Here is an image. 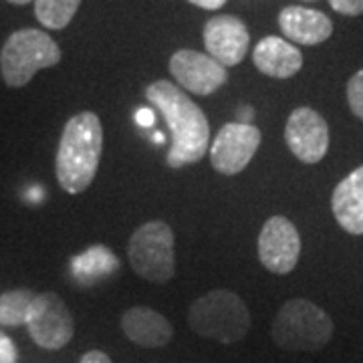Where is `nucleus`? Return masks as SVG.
<instances>
[{"label": "nucleus", "instance_id": "obj_1", "mask_svg": "<svg viewBox=\"0 0 363 363\" xmlns=\"http://www.w3.org/2000/svg\"><path fill=\"white\" fill-rule=\"evenodd\" d=\"M145 99L164 116L172 131L169 168H184L200 162L210 142L206 113L186 95V91L164 79L145 87Z\"/></svg>", "mask_w": 363, "mask_h": 363}, {"label": "nucleus", "instance_id": "obj_21", "mask_svg": "<svg viewBox=\"0 0 363 363\" xmlns=\"http://www.w3.org/2000/svg\"><path fill=\"white\" fill-rule=\"evenodd\" d=\"M331 9L345 16H359L363 14V0H329Z\"/></svg>", "mask_w": 363, "mask_h": 363}, {"label": "nucleus", "instance_id": "obj_18", "mask_svg": "<svg viewBox=\"0 0 363 363\" xmlns=\"http://www.w3.org/2000/svg\"><path fill=\"white\" fill-rule=\"evenodd\" d=\"M39 23L51 30L65 28L77 14L81 0H33Z\"/></svg>", "mask_w": 363, "mask_h": 363}, {"label": "nucleus", "instance_id": "obj_13", "mask_svg": "<svg viewBox=\"0 0 363 363\" xmlns=\"http://www.w3.org/2000/svg\"><path fill=\"white\" fill-rule=\"evenodd\" d=\"M121 329L131 343L145 350L166 347L174 337V327L168 319L150 307H131L121 317Z\"/></svg>", "mask_w": 363, "mask_h": 363}, {"label": "nucleus", "instance_id": "obj_9", "mask_svg": "<svg viewBox=\"0 0 363 363\" xmlns=\"http://www.w3.org/2000/svg\"><path fill=\"white\" fill-rule=\"evenodd\" d=\"M301 257V236L297 226L285 216H271L259 234L260 264L272 274H289Z\"/></svg>", "mask_w": 363, "mask_h": 363}, {"label": "nucleus", "instance_id": "obj_6", "mask_svg": "<svg viewBox=\"0 0 363 363\" xmlns=\"http://www.w3.org/2000/svg\"><path fill=\"white\" fill-rule=\"evenodd\" d=\"M131 271L150 283L166 285L176 274V238L169 224L152 220L135 228L128 242Z\"/></svg>", "mask_w": 363, "mask_h": 363}, {"label": "nucleus", "instance_id": "obj_7", "mask_svg": "<svg viewBox=\"0 0 363 363\" xmlns=\"http://www.w3.org/2000/svg\"><path fill=\"white\" fill-rule=\"evenodd\" d=\"M26 329L30 339L43 350H63L75 335L73 315L67 303L52 291L39 293L26 317Z\"/></svg>", "mask_w": 363, "mask_h": 363}, {"label": "nucleus", "instance_id": "obj_24", "mask_svg": "<svg viewBox=\"0 0 363 363\" xmlns=\"http://www.w3.org/2000/svg\"><path fill=\"white\" fill-rule=\"evenodd\" d=\"M79 363H111V357L104 353V351L99 350H93V351H87L83 357H81V362Z\"/></svg>", "mask_w": 363, "mask_h": 363}, {"label": "nucleus", "instance_id": "obj_2", "mask_svg": "<svg viewBox=\"0 0 363 363\" xmlns=\"http://www.w3.org/2000/svg\"><path fill=\"white\" fill-rule=\"evenodd\" d=\"M104 154V125L97 113L81 111L63 128L57 156L55 174L67 194H81L89 188Z\"/></svg>", "mask_w": 363, "mask_h": 363}, {"label": "nucleus", "instance_id": "obj_27", "mask_svg": "<svg viewBox=\"0 0 363 363\" xmlns=\"http://www.w3.org/2000/svg\"><path fill=\"white\" fill-rule=\"evenodd\" d=\"M154 140H156V143H164V142H166L164 133H160V131H157V133H154Z\"/></svg>", "mask_w": 363, "mask_h": 363}, {"label": "nucleus", "instance_id": "obj_14", "mask_svg": "<svg viewBox=\"0 0 363 363\" xmlns=\"http://www.w3.org/2000/svg\"><path fill=\"white\" fill-rule=\"evenodd\" d=\"M279 26L286 39L313 47L321 45L333 35V23L327 14L305 9V6H286L279 14Z\"/></svg>", "mask_w": 363, "mask_h": 363}, {"label": "nucleus", "instance_id": "obj_20", "mask_svg": "<svg viewBox=\"0 0 363 363\" xmlns=\"http://www.w3.org/2000/svg\"><path fill=\"white\" fill-rule=\"evenodd\" d=\"M347 104L353 116L363 119V69L357 71L347 83Z\"/></svg>", "mask_w": 363, "mask_h": 363}, {"label": "nucleus", "instance_id": "obj_8", "mask_svg": "<svg viewBox=\"0 0 363 363\" xmlns=\"http://www.w3.org/2000/svg\"><path fill=\"white\" fill-rule=\"evenodd\" d=\"M262 142V133L255 123H226L210 147V164L222 176H236L250 164Z\"/></svg>", "mask_w": 363, "mask_h": 363}, {"label": "nucleus", "instance_id": "obj_11", "mask_svg": "<svg viewBox=\"0 0 363 363\" xmlns=\"http://www.w3.org/2000/svg\"><path fill=\"white\" fill-rule=\"evenodd\" d=\"M169 73L178 81L180 89L194 95H212L228 81V71L208 52L180 49L169 59Z\"/></svg>", "mask_w": 363, "mask_h": 363}, {"label": "nucleus", "instance_id": "obj_16", "mask_svg": "<svg viewBox=\"0 0 363 363\" xmlns=\"http://www.w3.org/2000/svg\"><path fill=\"white\" fill-rule=\"evenodd\" d=\"M331 210L339 226L350 234H363V166L339 182L331 196Z\"/></svg>", "mask_w": 363, "mask_h": 363}, {"label": "nucleus", "instance_id": "obj_28", "mask_svg": "<svg viewBox=\"0 0 363 363\" xmlns=\"http://www.w3.org/2000/svg\"><path fill=\"white\" fill-rule=\"evenodd\" d=\"M11 4H18V6H23V4H28V2H33V0H9Z\"/></svg>", "mask_w": 363, "mask_h": 363}, {"label": "nucleus", "instance_id": "obj_23", "mask_svg": "<svg viewBox=\"0 0 363 363\" xmlns=\"http://www.w3.org/2000/svg\"><path fill=\"white\" fill-rule=\"evenodd\" d=\"M135 121H138L142 128H154V125H156V113H154V109H150V107H140V109L135 111Z\"/></svg>", "mask_w": 363, "mask_h": 363}, {"label": "nucleus", "instance_id": "obj_22", "mask_svg": "<svg viewBox=\"0 0 363 363\" xmlns=\"http://www.w3.org/2000/svg\"><path fill=\"white\" fill-rule=\"evenodd\" d=\"M16 359H18V351L13 339L0 331V363H16Z\"/></svg>", "mask_w": 363, "mask_h": 363}, {"label": "nucleus", "instance_id": "obj_15", "mask_svg": "<svg viewBox=\"0 0 363 363\" xmlns=\"http://www.w3.org/2000/svg\"><path fill=\"white\" fill-rule=\"evenodd\" d=\"M252 61L262 75L272 79H291L303 67V55L295 45L281 37H264L252 51Z\"/></svg>", "mask_w": 363, "mask_h": 363}, {"label": "nucleus", "instance_id": "obj_19", "mask_svg": "<svg viewBox=\"0 0 363 363\" xmlns=\"http://www.w3.org/2000/svg\"><path fill=\"white\" fill-rule=\"evenodd\" d=\"M73 271L77 277H87V279H95V277H101V274H107V272L116 271L117 269V260L116 257L104 247H95L79 255L71 262Z\"/></svg>", "mask_w": 363, "mask_h": 363}, {"label": "nucleus", "instance_id": "obj_5", "mask_svg": "<svg viewBox=\"0 0 363 363\" xmlns=\"http://www.w3.org/2000/svg\"><path fill=\"white\" fill-rule=\"evenodd\" d=\"M61 61V49L51 35L39 28H21L13 33L0 51V73L9 87H25L40 69Z\"/></svg>", "mask_w": 363, "mask_h": 363}, {"label": "nucleus", "instance_id": "obj_26", "mask_svg": "<svg viewBox=\"0 0 363 363\" xmlns=\"http://www.w3.org/2000/svg\"><path fill=\"white\" fill-rule=\"evenodd\" d=\"M236 116H238V123H252V119H255V109H252L250 105H242V107H238Z\"/></svg>", "mask_w": 363, "mask_h": 363}, {"label": "nucleus", "instance_id": "obj_25", "mask_svg": "<svg viewBox=\"0 0 363 363\" xmlns=\"http://www.w3.org/2000/svg\"><path fill=\"white\" fill-rule=\"evenodd\" d=\"M188 2H192L194 6H200L204 11H218L226 4V0H188Z\"/></svg>", "mask_w": 363, "mask_h": 363}, {"label": "nucleus", "instance_id": "obj_17", "mask_svg": "<svg viewBox=\"0 0 363 363\" xmlns=\"http://www.w3.org/2000/svg\"><path fill=\"white\" fill-rule=\"evenodd\" d=\"M37 297L30 289H13L0 295V325L4 327H21L26 325L30 305Z\"/></svg>", "mask_w": 363, "mask_h": 363}, {"label": "nucleus", "instance_id": "obj_12", "mask_svg": "<svg viewBox=\"0 0 363 363\" xmlns=\"http://www.w3.org/2000/svg\"><path fill=\"white\" fill-rule=\"evenodd\" d=\"M250 33L245 21L233 14H218L204 25V47L222 67L240 65L247 57Z\"/></svg>", "mask_w": 363, "mask_h": 363}, {"label": "nucleus", "instance_id": "obj_3", "mask_svg": "<svg viewBox=\"0 0 363 363\" xmlns=\"http://www.w3.org/2000/svg\"><path fill=\"white\" fill-rule=\"evenodd\" d=\"M250 311L238 293L214 289L198 297L188 309V325L196 335L233 345L250 331Z\"/></svg>", "mask_w": 363, "mask_h": 363}, {"label": "nucleus", "instance_id": "obj_4", "mask_svg": "<svg viewBox=\"0 0 363 363\" xmlns=\"http://www.w3.org/2000/svg\"><path fill=\"white\" fill-rule=\"evenodd\" d=\"M335 325L331 317L307 298H291L279 309L271 325L277 347L286 351H319L331 341Z\"/></svg>", "mask_w": 363, "mask_h": 363}, {"label": "nucleus", "instance_id": "obj_10", "mask_svg": "<svg viewBox=\"0 0 363 363\" xmlns=\"http://www.w3.org/2000/svg\"><path fill=\"white\" fill-rule=\"evenodd\" d=\"M285 142L298 162L319 164L329 150V125L311 107H297L286 119Z\"/></svg>", "mask_w": 363, "mask_h": 363}]
</instances>
